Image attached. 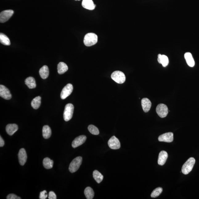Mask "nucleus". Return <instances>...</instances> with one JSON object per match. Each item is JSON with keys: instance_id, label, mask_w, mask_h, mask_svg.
<instances>
[{"instance_id": "nucleus-1", "label": "nucleus", "mask_w": 199, "mask_h": 199, "mask_svg": "<svg viewBox=\"0 0 199 199\" xmlns=\"http://www.w3.org/2000/svg\"><path fill=\"white\" fill-rule=\"evenodd\" d=\"M98 41V37L95 34L89 33L84 37L83 42L86 46L90 47L96 44Z\"/></svg>"}, {"instance_id": "nucleus-2", "label": "nucleus", "mask_w": 199, "mask_h": 199, "mask_svg": "<svg viewBox=\"0 0 199 199\" xmlns=\"http://www.w3.org/2000/svg\"><path fill=\"white\" fill-rule=\"evenodd\" d=\"M196 160L193 157H190L186 161L182 166L181 171L185 175L189 174L192 171L194 167Z\"/></svg>"}, {"instance_id": "nucleus-3", "label": "nucleus", "mask_w": 199, "mask_h": 199, "mask_svg": "<svg viewBox=\"0 0 199 199\" xmlns=\"http://www.w3.org/2000/svg\"><path fill=\"white\" fill-rule=\"evenodd\" d=\"M74 108V105L71 103L66 105L63 114V119L65 121H68L72 119Z\"/></svg>"}, {"instance_id": "nucleus-4", "label": "nucleus", "mask_w": 199, "mask_h": 199, "mask_svg": "<svg viewBox=\"0 0 199 199\" xmlns=\"http://www.w3.org/2000/svg\"><path fill=\"white\" fill-rule=\"evenodd\" d=\"M82 161V158L80 156L76 157L73 160L69 165V171L72 173L76 172L81 165Z\"/></svg>"}, {"instance_id": "nucleus-5", "label": "nucleus", "mask_w": 199, "mask_h": 199, "mask_svg": "<svg viewBox=\"0 0 199 199\" xmlns=\"http://www.w3.org/2000/svg\"><path fill=\"white\" fill-rule=\"evenodd\" d=\"M112 79L119 84H123L126 80L125 76L124 73L120 71H116L111 75Z\"/></svg>"}, {"instance_id": "nucleus-6", "label": "nucleus", "mask_w": 199, "mask_h": 199, "mask_svg": "<svg viewBox=\"0 0 199 199\" xmlns=\"http://www.w3.org/2000/svg\"><path fill=\"white\" fill-rule=\"evenodd\" d=\"M168 108L166 105L163 104L158 105L156 108V112L160 117L162 118L166 117L168 114Z\"/></svg>"}, {"instance_id": "nucleus-7", "label": "nucleus", "mask_w": 199, "mask_h": 199, "mask_svg": "<svg viewBox=\"0 0 199 199\" xmlns=\"http://www.w3.org/2000/svg\"><path fill=\"white\" fill-rule=\"evenodd\" d=\"M73 90V86L72 84H68L63 87L61 93L62 99H66L72 93Z\"/></svg>"}, {"instance_id": "nucleus-8", "label": "nucleus", "mask_w": 199, "mask_h": 199, "mask_svg": "<svg viewBox=\"0 0 199 199\" xmlns=\"http://www.w3.org/2000/svg\"><path fill=\"white\" fill-rule=\"evenodd\" d=\"M14 14V11L12 10H5L2 11L0 14V22L3 23L8 21Z\"/></svg>"}, {"instance_id": "nucleus-9", "label": "nucleus", "mask_w": 199, "mask_h": 199, "mask_svg": "<svg viewBox=\"0 0 199 199\" xmlns=\"http://www.w3.org/2000/svg\"><path fill=\"white\" fill-rule=\"evenodd\" d=\"M108 144L111 149H118L121 147V144L119 139L115 136H112L108 141Z\"/></svg>"}, {"instance_id": "nucleus-10", "label": "nucleus", "mask_w": 199, "mask_h": 199, "mask_svg": "<svg viewBox=\"0 0 199 199\" xmlns=\"http://www.w3.org/2000/svg\"><path fill=\"white\" fill-rule=\"evenodd\" d=\"M0 96L5 100H10L12 98L10 91L3 85H0Z\"/></svg>"}, {"instance_id": "nucleus-11", "label": "nucleus", "mask_w": 199, "mask_h": 199, "mask_svg": "<svg viewBox=\"0 0 199 199\" xmlns=\"http://www.w3.org/2000/svg\"><path fill=\"white\" fill-rule=\"evenodd\" d=\"M173 134L172 132H168L159 136L158 140L160 142H172L173 140Z\"/></svg>"}, {"instance_id": "nucleus-12", "label": "nucleus", "mask_w": 199, "mask_h": 199, "mask_svg": "<svg viewBox=\"0 0 199 199\" xmlns=\"http://www.w3.org/2000/svg\"><path fill=\"white\" fill-rule=\"evenodd\" d=\"M18 158L20 164L23 166L25 164L27 159V153L24 148L20 150L18 153Z\"/></svg>"}, {"instance_id": "nucleus-13", "label": "nucleus", "mask_w": 199, "mask_h": 199, "mask_svg": "<svg viewBox=\"0 0 199 199\" xmlns=\"http://www.w3.org/2000/svg\"><path fill=\"white\" fill-rule=\"evenodd\" d=\"M86 137L84 136H80L77 137L73 140L72 142V146L74 148L78 147L85 142Z\"/></svg>"}, {"instance_id": "nucleus-14", "label": "nucleus", "mask_w": 199, "mask_h": 199, "mask_svg": "<svg viewBox=\"0 0 199 199\" xmlns=\"http://www.w3.org/2000/svg\"><path fill=\"white\" fill-rule=\"evenodd\" d=\"M141 104L143 110L145 112L149 111L152 106L151 101L148 98H144L142 100Z\"/></svg>"}, {"instance_id": "nucleus-15", "label": "nucleus", "mask_w": 199, "mask_h": 199, "mask_svg": "<svg viewBox=\"0 0 199 199\" xmlns=\"http://www.w3.org/2000/svg\"><path fill=\"white\" fill-rule=\"evenodd\" d=\"M18 127L16 124H9L6 128L7 134L12 136L18 130Z\"/></svg>"}, {"instance_id": "nucleus-16", "label": "nucleus", "mask_w": 199, "mask_h": 199, "mask_svg": "<svg viewBox=\"0 0 199 199\" xmlns=\"http://www.w3.org/2000/svg\"><path fill=\"white\" fill-rule=\"evenodd\" d=\"M82 6L84 8L89 10H93L96 6L92 0H83Z\"/></svg>"}, {"instance_id": "nucleus-17", "label": "nucleus", "mask_w": 199, "mask_h": 199, "mask_svg": "<svg viewBox=\"0 0 199 199\" xmlns=\"http://www.w3.org/2000/svg\"><path fill=\"white\" fill-rule=\"evenodd\" d=\"M168 153L165 151H161L159 154L158 159V164L160 166H163L166 163L168 158Z\"/></svg>"}, {"instance_id": "nucleus-18", "label": "nucleus", "mask_w": 199, "mask_h": 199, "mask_svg": "<svg viewBox=\"0 0 199 199\" xmlns=\"http://www.w3.org/2000/svg\"><path fill=\"white\" fill-rule=\"evenodd\" d=\"M185 59L186 61L187 65L189 67H193L195 65V61L192 54L190 52H186L185 54Z\"/></svg>"}, {"instance_id": "nucleus-19", "label": "nucleus", "mask_w": 199, "mask_h": 199, "mask_svg": "<svg viewBox=\"0 0 199 199\" xmlns=\"http://www.w3.org/2000/svg\"><path fill=\"white\" fill-rule=\"evenodd\" d=\"M157 61L159 63L162 64L164 67L167 66L169 63L168 57L166 55H161L160 54H158Z\"/></svg>"}, {"instance_id": "nucleus-20", "label": "nucleus", "mask_w": 199, "mask_h": 199, "mask_svg": "<svg viewBox=\"0 0 199 199\" xmlns=\"http://www.w3.org/2000/svg\"><path fill=\"white\" fill-rule=\"evenodd\" d=\"M39 74L43 79H46L49 75V71L48 67L46 65L43 66L39 70Z\"/></svg>"}, {"instance_id": "nucleus-21", "label": "nucleus", "mask_w": 199, "mask_h": 199, "mask_svg": "<svg viewBox=\"0 0 199 199\" xmlns=\"http://www.w3.org/2000/svg\"><path fill=\"white\" fill-rule=\"evenodd\" d=\"M25 83L30 89H34L36 87V82L34 78L32 77H29L26 78Z\"/></svg>"}, {"instance_id": "nucleus-22", "label": "nucleus", "mask_w": 199, "mask_h": 199, "mask_svg": "<svg viewBox=\"0 0 199 199\" xmlns=\"http://www.w3.org/2000/svg\"><path fill=\"white\" fill-rule=\"evenodd\" d=\"M68 67L63 62H60L57 66L58 72L59 74H63L68 70Z\"/></svg>"}, {"instance_id": "nucleus-23", "label": "nucleus", "mask_w": 199, "mask_h": 199, "mask_svg": "<svg viewBox=\"0 0 199 199\" xmlns=\"http://www.w3.org/2000/svg\"><path fill=\"white\" fill-rule=\"evenodd\" d=\"M43 137L47 139L51 136L52 132L51 129L48 125H44L43 128Z\"/></svg>"}, {"instance_id": "nucleus-24", "label": "nucleus", "mask_w": 199, "mask_h": 199, "mask_svg": "<svg viewBox=\"0 0 199 199\" xmlns=\"http://www.w3.org/2000/svg\"><path fill=\"white\" fill-rule=\"evenodd\" d=\"M41 103V97L37 96L31 102V106L35 109H38L40 108Z\"/></svg>"}, {"instance_id": "nucleus-25", "label": "nucleus", "mask_w": 199, "mask_h": 199, "mask_svg": "<svg viewBox=\"0 0 199 199\" xmlns=\"http://www.w3.org/2000/svg\"><path fill=\"white\" fill-rule=\"evenodd\" d=\"M54 161L48 157H46L43 160V164L44 168L47 169H51L53 167Z\"/></svg>"}, {"instance_id": "nucleus-26", "label": "nucleus", "mask_w": 199, "mask_h": 199, "mask_svg": "<svg viewBox=\"0 0 199 199\" xmlns=\"http://www.w3.org/2000/svg\"><path fill=\"white\" fill-rule=\"evenodd\" d=\"M0 42L5 46H10L11 44L10 40L6 35L3 33L0 34Z\"/></svg>"}, {"instance_id": "nucleus-27", "label": "nucleus", "mask_w": 199, "mask_h": 199, "mask_svg": "<svg viewBox=\"0 0 199 199\" xmlns=\"http://www.w3.org/2000/svg\"><path fill=\"white\" fill-rule=\"evenodd\" d=\"M84 194L87 199H93L94 196V192L93 189L90 187H86L84 191Z\"/></svg>"}, {"instance_id": "nucleus-28", "label": "nucleus", "mask_w": 199, "mask_h": 199, "mask_svg": "<svg viewBox=\"0 0 199 199\" xmlns=\"http://www.w3.org/2000/svg\"><path fill=\"white\" fill-rule=\"evenodd\" d=\"M93 177L95 181L98 183H100L103 179V176L102 174L96 170L93 172Z\"/></svg>"}, {"instance_id": "nucleus-29", "label": "nucleus", "mask_w": 199, "mask_h": 199, "mask_svg": "<svg viewBox=\"0 0 199 199\" xmlns=\"http://www.w3.org/2000/svg\"><path fill=\"white\" fill-rule=\"evenodd\" d=\"M163 191V189L161 187H158L154 190L151 194L152 198H156L160 195Z\"/></svg>"}, {"instance_id": "nucleus-30", "label": "nucleus", "mask_w": 199, "mask_h": 199, "mask_svg": "<svg viewBox=\"0 0 199 199\" xmlns=\"http://www.w3.org/2000/svg\"><path fill=\"white\" fill-rule=\"evenodd\" d=\"M88 130L91 134L94 135H98L99 134V131L97 128L95 126L91 125L88 127Z\"/></svg>"}, {"instance_id": "nucleus-31", "label": "nucleus", "mask_w": 199, "mask_h": 199, "mask_svg": "<svg viewBox=\"0 0 199 199\" xmlns=\"http://www.w3.org/2000/svg\"><path fill=\"white\" fill-rule=\"evenodd\" d=\"M48 194L47 191L44 190L40 193L39 198L40 199H46L47 197Z\"/></svg>"}, {"instance_id": "nucleus-32", "label": "nucleus", "mask_w": 199, "mask_h": 199, "mask_svg": "<svg viewBox=\"0 0 199 199\" xmlns=\"http://www.w3.org/2000/svg\"><path fill=\"white\" fill-rule=\"evenodd\" d=\"M6 199H20V197L17 196L16 195L14 194H9L7 196Z\"/></svg>"}, {"instance_id": "nucleus-33", "label": "nucleus", "mask_w": 199, "mask_h": 199, "mask_svg": "<svg viewBox=\"0 0 199 199\" xmlns=\"http://www.w3.org/2000/svg\"><path fill=\"white\" fill-rule=\"evenodd\" d=\"M48 198L49 199H57V196L53 191H50L49 193Z\"/></svg>"}, {"instance_id": "nucleus-34", "label": "nucleus", "mask_w": 199, "mask_h": 199, "mask_svg": "<svg viewBox=\"0 0 199 199\" xmlns=\"http://www.w3.org/2000/svg\"><path fill=\"white\" fill-rule=\"evenodd\" d=\"M5 144L4 141L2 138L1 136H0V147H3Z\"/></svg>"}, {"instance_id": "nucleus-35", "label": "nucleus", "mask_w": 199, "mask_h": 199, "mask_svg": "<svg viewBox=\"0 0 199 199\" xmlns=\"http://www.w3.org/2000/svg\"><path fill=\"white\" fill-rule=\"evenodd\" d=\"M75 1H80V0H75Z\"/></svg>"}]
</instances>
